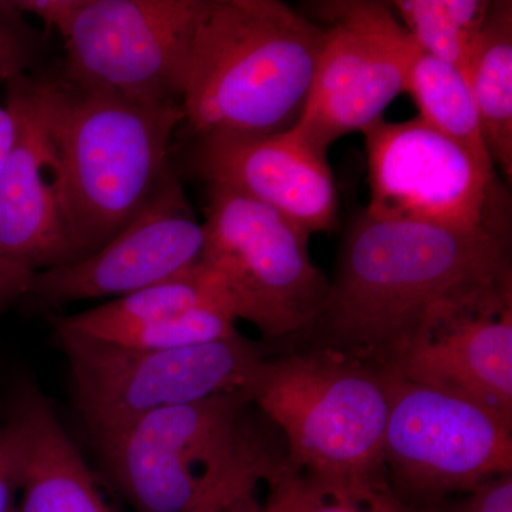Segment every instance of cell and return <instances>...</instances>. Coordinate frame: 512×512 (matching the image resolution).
<instances>
[{"mask_svg": "<svg viewBox=\"0 0 512 512\" xmlns=\"http://www.w3.org/2000/svg\"><path fill=\"white\" fill-rule=\"evenodd\" d=\"M508 225L353 220L319 318L291 346L338 350L384 370L436 303L512 278Z\"/></svg>", "mask_w": 512, "mask_h": 512, "instance_id": "1", "label": "cell"}, {"mask_svg": "<svg viewBox=\"0 0 512 512\" xmlns=\"http://www.w3.org/2000/svg\"><path fill=\"white\" fill-rule=\"evenodd\" d=\"M325 28L278 0H205L181 106L197 137L292 130Z\"/></svg>", "mask_w": 512, "mask_h": 512, "instance_id": "2", "label": "cell"}, {"mask_svg": "<svg viewBox=\"0 0 512 512\" xmlns=\"http://www.w3.org/2000/svg\"><path fill=\"white\" fill-rule=\"evenodd\" d=\"M242 392L281 431L289 464L311 480L340 490L390 485L380 367L338 350L288 346L265 357Z\"/></svg>", "mask_w": 512, "mask_h": 512, "instance_id": "3", "label": "cell"}, {"mask_svg": "<svg viewBox=\"0 0 512 512\" xmlns=\"http://www.w3.org/2000/svg\"><path fill=\"white\" fill-rule=\"evenodd\" d=\"M80 259L99 251L143 211L167 173L181 104H144L92 92L49 74Z\"/></svg>", "mask_w": 512, "mask_h": 512, "instance_id": "4", "label": "cell"}, {"mask_svg": "<svg viewBox=\"0 0 512 512\" xmlns=\"http://www.w3.org/2000/svg\"><path fill=\"white\" fill-rule=\"evenodd\" d=\"M200 262L220 282L235 319L265 342L291 345L315 325L329 278L313 264L308 232L247 195L207 184Z\"/></svg>", "mask_w": 512, "mask_h": 512, "instance_id": "5", "label": "cell"}, {"mask_svg": "<svg viewBox=\"0 0 512 512\" xmlns=\"http://www.w3.org/2000/svg\"><path fill=\"white\" fill-rule=\"evenodd\" d=\"M55 329L72 375L77 412L90 436L157 410L242 390L256 366L281 348L237 333L194 348L141 349Z\"/></svg>", "mask_w": 512, "mask_h": 512, "instance_id": "6", "label": "cell"}, {"mask_svg": "<svg viewBox=\"0 0 512 512\" xmlns=\"http://www.w3.org/2000/svg\"><path fill=\"white\" fill-rule=\"evenodd\" d=\"M269 437L242 390L148 413L92 436L111 481L134 512H187L204 474Z\"/></svg>", "mask_w": 512, "mask_h": 512, "instance_id": "7", "label": "cell"}, {"mask_svg": "<svg viewBox=\"0 0 512 512\" xmlns=\"http://www.w3.org/2000/svg\"><path fill=\"white\" fill-rule=\"evenodd\" d=\"M384 376L389 414L383 464L400 500L439 507L512 473L511 420L463 397Z\"/></svg>", "mask_w": 512, "mask_h": 512, "instance_id": "8", "label": "cell"}, {"mask_svg": "<svg viewBox=\"0 0 512 512\" xmlns=\"http://www.w3.org/2000/svg\"><path fill=\"white\" fill-rule=\"evenodd\" d=\"M205 0H84L60 76L92 92L181 104Z\"/></svg>", "mask_w": 512, "mask_h": 512, "instance_id": "9", "label": "cell"}, {"mask_svg": "<svg viewBox=\"0 0 512 512\" xmlns=\"http://www.w3.org/2000/svg\"><path fill=\"white\" fill-rule=\"evenodd\" d=\"M329 23L296 137L320 156L340 137L383 120L384 111L406 90L420 49L390 3L325 2Z\"/></svg>", "mask_w": 512, "mask_h": 512, "instance_id": "10", "label": "cell"}, {"mask_svg": "<svg viewBox=\"0 0 512 512\" xmlns=\"http://www.w3.org/2000/svg\"><path fill=\"white\" fill-rule=\"evenodd\" d=\"M362 134L370 217L464 229L508 225L494 168L419 117L380 120Z\"/></svg>", "mask_w": 512, "mask_h": 512, "instance_id": "11", "label": "cell"}, {"mask_svg": "<svg viewBox=\"0 0 512 512\" xmlns=\"http://www.w3.org/2000/svg\"><path fill=\"white\" fill-rule=\"evenodd\" d=\"M15 143L0 180V258L45 271L79 261L49 74L6 80Z\"/></svg>", "mask_w": 512, "mask_h": 512, "instance_id": "12", "label": "cell"}, {"mask_svg": "<svg viewBox=\"0 0 512 512\" xmlns=\"http://www.w3.org/2000/svg\"><path fill=\"white\" fill-rule=\"evenodd\" d=\"M384 372L512 421V278L436 303Z\"/></svg>", "mask_w": 512, "mask_h": 512, "instance_id": "13", "label": "cell"}, {"mask_svg": "<svg viewBox=\"0 0 512 512\" xmlns=\"http://www.w3.org/2000/svg\"><path fill=\"white\" fill-rule=\"evenodd\" d=\"M205 245L180 178L168 168L143 211L99 251L35 272L22 302L50 312L69 303L130 295L198 264Z\"/></svg>", "mask_w": 512, "mask_h": 512, "instance_id": "14", "label": "cell"}, {"mask_svg": "<svg viewBox=\"0 0 512 512\" xmlns=\"http://www.w3.org/2000/svg\"><path fill=\"white\" fill-rule=\"evenodd\" d=\"M197 138L191 165L205 183L247 195L309 235L335 228L339 197L328 158L292 130L271 136Z\"/></svg>", "mask_w": 512, "mask_h": 512, "instance_id": "15", "label": "cell"}, {"mask_svg": "<svg viewBox=\"0 0 512 512\" xmlns=\"http://www.w3.org/2000/svg\"><path fill=\"white\" fill-rule=\"evenodd\" d=\"M3 426L18 460L15 512H111L92 470L35 380L20 377L13 383Z\"/></svg>", "mask_w": 512, "mask_h": 512, "instance_id": "16", "label": "cell"}, {"mask_svg": "<svg viewBox=\"0 0 512 512\" xmlns=\"http://www.w3.org/2000/svg\"><path fill=\"white\" fill-rule=\"evenodd\" d=\"M467 82L494 167L512 177V3L491 2L470 57Z\"/></svg>", "mask_w": 512, "mask_h": 512, "instance_id": "17", "label": "cell"}, {"mask_svg": "<svg viewBox=\"0 0 512 512\" xmlns=\"http://www.w3.org/2000/svg\"><path fill=\"white\" fill-rule=\"evenodd\" d=\"M225 305L220 282L201 262L170 278L104 305L56 318L55 325L92 338L109 339L124 330L153 325L205 305ZM232 313V312H231Z\"/></svg>", "mask_w": 512, "mask_h": 512, "instance_id": "18", "label": "cell"}, {"mask_svg": "<svg viewBox=\"0 0 512 512\" xmlns=\"http://www.w3.org/2000/svg\"><path fill=\"white\" fill-rule=\"evenodd\" d=\"M404 93L412 96L421 121L466 148L485 167L495 170L466 74L420 52L410 67Z\"/></svg>", "mask_w": 512, "mask_h": 512, "instance_id": "19", "label": "cell"}, {"mask_svg": "<svg viewBox=\"0 0 512 512\" xmlns=\"http://www.w3.org/2000/svg\"><path fill=\"white\" fill-rule=\"evenodd\" d=\"M488 0H396L393 12L424 55L464 74L487 19Z\"/></svg>", "mask_w": 512, "mask_h": 512, "instance_id": "20", "label": "cell"}, {"mask_svg": "<svg viewBox=\"0 0 512 512\" xmlns=\"http://www.w3.org/2000/svg\"><path fill=\"white\" fill-rule=\"evenodd\" d=\"M264 512H447L448 503L421 508L404 503L390 485L366 490H340L311 480L289 461L266 481Z\"/></svg>", "mask_w": 512, "mask_h": 512, "instance_id": "21", "label": "cell"}, {"mask_svg": "<svg viewBox=\"0 0 512 512\" xmlns=\"http://www.w3.org/2000/svg\"><path fill=\"white\" fill-rule=\"evenodd\" d=\"M237 319L225 305H205L153 325L124 330L109 342L131 348L173 350L194 348L237 335ZM99 339V338H97Z\"/></svg>", "mask_w": 512, "mask_h": 512, "instance_id": "22", "label": "cell"}, {"mask_svg": "<svg viewBox=\"0 0 512 512\" xmlns=\"http://www.w3.org/2000/svg\"><path fill=\"white\" fill-rule=\"evenodd\" d=\"M39 40L36 33L10 2H0V77L12 79L28 73L35 62Z\"/></svg>", "mask_w": 512, "mask_h": 512, "instance_id": "23", "label": "cell"}, {"mask_svg": "<svg viewBox=\"0 0 512 512\" xmlns=\"http://www.w3.org/2000/svg\"><path fill=\"white\" fill-rule=\"evenodd\" d=\"M447 512H512V473L495 477L451 500Z\"/></svg>", "mask_w": 512, "mask_h": 512, "instance_id": "24", "label": "cell"}, {"mask_svg": "<svg viewBox=\"0 0 512 512\" xmlns=\"http://www.w3.org/2000/svg\"><path fill=\"white\" fill-rule=\"evenodd\" d=\"M84 0H12L20 13H29L42 20L47 28L56 29L62 37L72 28Z\"/></svg>", "mask_w": 512, "mask_h": 512, "instance_id": "25", "label": "cell"}, {"mask_svg": "<svg viewBox=\"0 0 512 512\" xmlns=\"http://www.w3.org/2000/svg\"><path fill=\"white\" fill-rule=\"evenodd\" d=\"M19 495V471L12 437L0 424V512H15Z\"/></svg>", "mask_w": 512, "mask_h": 512, "instance_id": "26", "label": "cell"}, {"mask_svg": "<svg viewBox=\"0 0 512 512\" xmlns=\"http://www.w3.org/2000/svg\"><path fill=\"white\" fill-rule=\"evenodd\" d=\"M33 274L35 272L25 266L0 258V312L13 303L22 302Z\"/></svg>", "mask_w": 512, "mask_h": 512, "instance_id": "27", "label": "cell"}, {"mask_svg": "<svg viewBox=\"0 0 512 512\" xmlns=\"http://www.w3.org/2000/svg\"><path fill=\"white\" fill-rule=\"evenodd\" d=\"M248 488H254V485L234 480V478L215 481V483L208 484L205 487L200 500L192 505L187 512H218L228 501L237 497L242 491L248 490Z\"/></svg>", "mask_w": 512, "mask_h": 512, "instance_id": "28", "label": "cell"}, {"mask_svg": "<svg viewBox=\"0 0 512 512\" xmlns=\"http://www.w3.org/2000/svg\"><path fill=\"white\" fill-rule=\"evenodd\" d=\"M15 143V121L6 106H0V180Z\"/></svg>", "mask_w": 512, "mask_h": 512, "instance_id": "29", "label": "cell"}, {"mask_svg": "<svg viewBox=\"0 0 512 512\" xmlns=\"http://www.w3.org/2000/svg\"><path fill=\"white\" fill-rule=\"evenodd\" d=\"M218 512H264V503L259 501L256 487L248 488L228 501Z\"/></svg>", "mask_w": 512, "mask_h": 512, "instance_id": "30", "label": "cell"}]
</instances>
